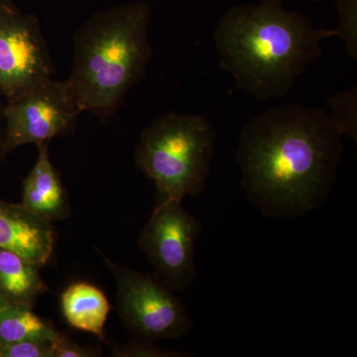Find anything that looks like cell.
Listing matches in <instances>:
<instances>
[{
    "mask_svg": "<svg viewBox=\"0 0 357 357\" xmlns=\"http://www.w3.org/2000/svg\"><path fill=\"white\" fill-rule=\"evenodd\" d=\"M342 152V134L326 110L301 103L271 107L239 134L241 185L263 215L296 218L328 198Z\"/></svg>",
    "mask_w": 357,
    "mask_h": 357,
    "instance_id": "6da1fadb",
    "label": "cell"
},
{
    "mask_svg": "<svg viewBox=\"0 0 357 357\" xmlns=\"http://www.w3.org/2000/svg\"><path fill=\"white\" fill-rule=\"evenodd\" d=\"M335 30L318 29L280 0L231 7L218 21L213 39L220 68L236 88L260 102L288 95L307 66L321 57L324 39Z\"/></svg>",
    "mask_w": 357,
    "mask_h": 357,
    "instance_id": "7a4b0ae2",
    "label": "cell"
},
{
    "mask_svg": "<svg viewBox=\"0 0 357 357\" xmlns=\"http://www.w3.org/2000/svg\"><path fill=\"white\" fill-rule=\"evenodd\" d=\"M152 13L146 1L126 2L93 13L79 26L66 82L82 114L107 123L146 76Z\"/></svg>",
    "mask_w": 357,
    "mask_h": 357,
    "instance_id": "3957f363",
    "label": "cell"
},
{
    "mask_svg": "<svg viewBox=\"0 0 357 357\" xmlns=\"http://www.w3.org/2000/svg\"><path fill=\"white\" fill-rule=\"evenodd\" d=\"M215 140L217 130L203 114L169 112L143 129L134 158L154 183L157 203L203 194Z\"/></svg>",
    "mask_w": 357,
    "mask_h": 357,
    "instance_id": "277c9868",
    "label": "cell"
},
{
    "mask_svg": "<svg viewBox=\"0 0 357 357\" xmlns=\"http://www.w3.org/2000/svg\"><path fill=\"white\" fill-rule=\"evenodd\" d=\"M116 283V309L134 340L154 344L185 335L192 323L175 291L156 274L112 261L98 251Z\"/></svg>",
    "mask_w": 357,
    "mask_h": 357,
    "instance_id": "5b68a950",
    "label": "cell"
},
{
    "mask_svg": "<svg viewBox=\"0 0 357 357\" xmlns=\"http://www.w3.org/2000/svg\"><path fill=\"white\" fill-rule=\"evenodd\" d=\"M53 79V61L38 18L14 2L0 3V95L11 102Z\"/></svg>",
    "mask_w": 357,
    "mask_h": 357,
    "instance_id": "8992f818",
    "label": "cell"
},
{
    "mask_svg": "<svg viewBox=\"0 0 357 357\" xmlns=\"http://www.w3.org/2000/svg\"><path fill=\"white\" fill-rule=\"evenodd\" d=\"M201 232V222L176 199L157 203L141 230L138 245L155 274L175 292L187 290L195 280V245Z\"/></svg>",
    "mask_w": 357,
    "mask_h": 357,
    "instance_id": "52a82bcc",
    "label": "cell"
},
{
    "mask_svg": "<svg viewBox=\"0 0 357 357\" xmlns=\"http://www.w3.org/2000/svg\"><path fill=\"white\" fill-rule=\"evenodd\" d=\"M81 114L67 82L54 79L17 100L6 102V155L23 145L37 146L73 133Z\"/></svg>",
    "mask_w": 357,
    "mask_h": 357,
    "instance_id": "ba28073f",
    "label": "cell"
},
{
    "mask_svg": "<svg viewBox=\"0 0 357 357\" xmlns=\"http://www.w3.org/2000/svg\"><path fill=\"white\" fill-rule=\"evenodd\" d=\"M54 246L51 222L33 215L22 204L0 203V248L15 251L42 268L51 259Z\"/></svg>",
    "mask_w": 357,
    "mask_h": 357,
    "instance_id": "9c48e42d",
    "label": "cell"
},
{
    "mask_svg": "<svg viewBox=\"0 0 357 357\" xmlns=\"http://www.w3.org/2000/svg\"><path fill=\"white\" fill-rule=\"evenodd\" d=\"M50 143L37 145L38 155L23 181L22 204L26 210L48 222L70 217L67 190L49 153Z\"/></svg>",
    "mask_w": 357,
    "mask_h": 357,
    "instance_id": "30bf717a",
    "label": "cell"
},
{
    "mask_svg": "<svg viewBox=\"0 0 357 357\" xmlns=\"http://www.w3.org/2000/svg\"><path fill=\"white\" fill-rule=\"evenodd\" d=\"M60 304L63 316L72 328L107 342L105 328L110 304L100 288L88 282H74L61 295Z\"/></svg>",
    "mask_w": 357,
    "mask_h": 357,
    "instance_id": "8fae6325",
    "label": "cell"
},
{
    "mask_svg": "<svg viewBox=\"0 0 357 357\" xmlns=\"http://www.w3.org/2000/svg\"><path fill=\"white\" fill-rule=\"evenodd\" d=\"M41 268L20 253L0 248V297L28 307L48 292L41 275Z\"/></svg>",
    "mask_w": 357,
    "mask_h": 357,
    "instance_id": "7c38bea8",
    "label": "cell"
},
{
    "mask_svg": "<svg viewBox=\"0 0 357 357\" xmlns=\"http://www.w3.org/2000/svg\"><path fill=\"white\" fill-rule=\"evenodd\" d=\"M60 335L33 307L0 297V345L28 340L53 342Z\"/></svg>",
    "mask_w": 357,
    "mask_h": 357,
    "instance_id": "4fadbf2b",
    "label": "cell"
},
{
    "mask_svg": "<svg viewBox=\"0 0 357 357\" xmlns=\"http://www.w3.org/2000/svg\"><path fill=\"white\" fill-rule=\"evenodd\" d=\"M328 115L333 126L342 134L354 142L357 139V89L356 86L335 93L328 98Z\"/></svg>",
    "mask_w": 357,
    "mask_h": 357,
    "instance_id": "5bb4252c",
    "label": "cell"
},
{
    "mask_svg": "<svg viewBox=\"0 0 357 357\" xmlns=\"http://www.w3.org/2000/svg\"><path fill=\"white\" fill-rule=\"evenodd\" d=\"M338 25L335 36L342 40L347 56L357 60V0H337Z\"/></svg>",
    "mask_w": 357,
    "mask_h": 357,
    "instance_id": "9a60e30c",
    "label": "cell"
},
{
    "mask_svg": "<svg viewBox=\"0 0 357 357\" xmlns=\"http://www.w3.org/2000/svg\"><path fill=\"white\" fill-rule=\"evenodd\" d=\"M0 357H53V347L46 340H21L0 345Z\"/></svg>",
    "mask_w": 357,
    "mask_h": 357,
    "instance_id": "2e32d148",
    "label": "cell"
},
{
    "mask_svg": "<svg viewBox=\"0 0 357 357\" xmlns=\"http://www.w3.org/2000/svg\"><path fill=\"white\" fill-rule=\"evenodd\" d=\"M112 356L117 357H185V352L164 351L150 342L134 340L128 344L117 345L112 349Z\"/></svg>",
    "mask_w": 357,
    "mask_h": 357,
    "instance_id": "e0dca14e",
    "label": "cell"
},
{
    "mask_svg": "<svg viewBox=\"0 0 357 357\" xmlns=\"http://www.w3.org/2000/svg\"><path fill=\"white\" fill-rule=\"evenodd\" d=\"M52 347H53V357H98L102 356V351L100 349L77 344L62 333L52 342Z\"/></svg>",
    "mask_w": 357,
    "mask_h": 357,
    "instance_id": "ac0fdd59",
    "label": "cell"
},
{
    "mask_svg": "<svg viewBox=\"0 0 357 357\" xmlns=\"http://www.w3.org/2000/svg\"><path fill=\"white\" fill-rule=\"evenodd\" d=\"M4 98L0 95V160L6 155L3 148L4 141V107L6 102H3Z\"/></svg>",
    "mask_w": 357,
    "mask_h": 357,
    "instance_id": "d6986e66",
    "label": "cell"
},
{
    "mask_svg": "<svg viewBox=\"0 0 357 357\" xmlns=\"http://www.w3.org/2000/svg\"><path fill=\"white\" fill-rule=\"evenodd\" d=\"M4 2H14V0H0V3H4Z\"/></svg>",
    "mask_w": 357,
    "mask_h": 357,
    "instance_id": "ffe728a7",
    "label": "cell"
},
{
    "mask_svg": "<svg viewBox=\"0 0 357 357\" xmlns=\"http://www.w3.org/2000/svg\"><path fill=\"white\" fill-rule=\"evenodd\" d=\"M280 1L284 2V0H280ZM307 1L318 2V1H321V0H307Z\"/></svg>",
    "mask_w": 357,
    "mask_h": 357,
    "instance_id": "44dd1931",
    "label": "cell"
}]
</instances>
